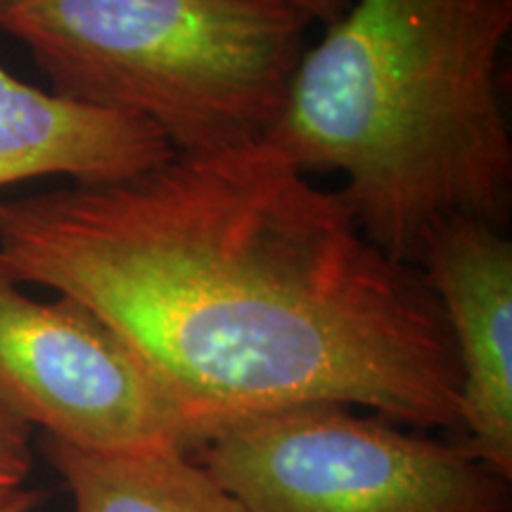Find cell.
I'll use <instances>...</instances> for the list:
<instances>
[{
  "mask_svg": "<svg viewBox=\"0 0 512 512\" xmlns=\"http://www.w3.org/2000/svg\"><path fill=\"white\" fill-rule=\"evenodd\" d=\"M31 470V427L0 408V498L22 489Z\"/></svg>",
  "mask_w": 512,
  "mask_h": 512,
  "instance_id": "cell-9",
  "label": "cell"
},
{
  "mask_svg": "<svg viewBox=\"0 0 512 512\" xmlns=\"http://www.w3.org/2000/svg\"><path fill=\"white\" fill-rule=\"evenodd\" d=\"M8 3H10V0H0V12L5 10V5H8Z\"/></svg>",
  "mask_w": 512,
  "mask_h": 512,
  "instance_id": "cell-12",
  "label": "cell"
},
{
  "mask_svg": "<svg viewBox=\"0 0 512 512\" xmlns=\"http://www.w3.org/2000/svg\"><path fill=\"white\" fill-rule=\"evenodd\" d=\"M311 19L285 0H10L50 93L152 124L176 155L264 140Z\"/></svg>",
  "mask_w": 512,
  "mask_h": 512,
  "instance_id": "cell-3",
  "label": "cell"
},
{
  "mask_svg": "<svg viewBox=\"0 0 512 512\" xmlns=\"http://www.w3.org/2000/svg\"><path fill=\"white\" fill-rule=\"evenodd\" d=\"M285 3H290L292 8L304 12L311 22L313 19H320V22L330 24L347 12L351 0H285Z\"/></svg>",
  "mask_w": 512,
  "mask_h": 512,
  "instance_id": "cell-10",
  "label": "cell"
},
{
  "mask_svg": "<svg viewBox=\"0 0 512 512\" xmlns=\"http://www.w3.org/2000/svg\"><path fill=\"white\" fill-rule=\"evenodd\" d=\"M0 259L112 325L200 441L299 403L463 437L456 347L425 275L264 140L3 200Z\"/></svg>",
  "mask_w": 512,
  "mask_h": 512,
  "instance_id": "cell-1",
  "label": "cell"
},
{
  "mask_svg": "<svg viewBox=\"0 0 512 512\" xmlns=\"http://www.w3.org/2000/svg\"><path fill=\"white\" fill-rule=\"evenodd\" d=\"M43 501H46L43 491L22 486V489L0 498V512H34Z\"/></svg>",
  "mask_w": 512,
  "mask_h": 512,
  "instance_id": "cell-11",
  "label": "cell"
},
{
  "mask_svg": "<svg viewBox=\"0 0 512 512\" xmlns=\"http://www.w3.org/2000/svg\"><path fill=\"white\" fill-rule=\"evenodd\" d=\"M420 271L444 309L460 366V441L512 475V242L460 219L434 235Z\"/></svg>",
  "mask_w": 512,
  "mask_h": 512,
  "instance_id": "cell-6",
  "label": "cell"
},
{
  "mask_svg": "<svg viewBox=\"0 0 512 512\" xmlns=\"http://www.w3.org/2000/svg\"><path fill=\"white\" fill-rule=\"evenodd\" d=\"M510 27L512 0H351L304 50L264 143L302 174H342L366 238L418 268L448 223L508 216Z\"/></svg>",
  "mask_w": 512,
  "mask_h": 512,
  "instance_id": "cell-2",
  "label": "cell"
},
{
  "mask_svg": "<svg viewBox=\"0 0 512 512\" xmlns=\"http://www.w3.org/2000/svg\"><path fill=\"white\" fill-rule=\"evenodd\" d=\"M174 155L155 126L19 81L0 64V188L31 178L112 183Z\"/></svg>",
  "mask_w": 512,
  "mask_h": 512,
  "instance_id": "cell-7",
  "label": "cell"
},
{
  "mask_svg": "<svg viewBox=\"0 0 512 512\" xmlns=\"http://www.w3.org/2000/svg\"><path fill=\"white\" fill-rule=\"evenodd\" d=\"M0 408L88 451H185L200 437L112 325L79 299L38 302L0 259Z\"/></svg>",
  "mask_w": 512,
  "mask_h": 512,
  "instance_id": "cell-5",
  "label": "cell"
},
{
  "mask_svg": "<svg viewBox=\"0 0 512 512\" xmlns=\"http://www.w3.org/2000/svg\"><path fill=\"white\" fill-rule=\"evenodd\" d=\"M247 512H512V475L460 439L344 403L228 420L188 453Z\"/></svg>",
  "mask_w": 512,
  "mask_h": 512,
  "instance_id": "cell-4",
  "label": "cell"
},
{
  "mask_svg": "<svg viewBox=\"0 0 512 512\" xmlns=\"http://www.w3.org/2000/svg\"><path fill=\"white\" fill-rule=\"evenodd\" d=\"M76 512H247L185 451L102 453L41 437Z\"/></svg>",
  "mask_w": 512,
  "mask_h": 512,
  "instance_id": "cell-8",
  "label": "cell"
}]
</instances>
